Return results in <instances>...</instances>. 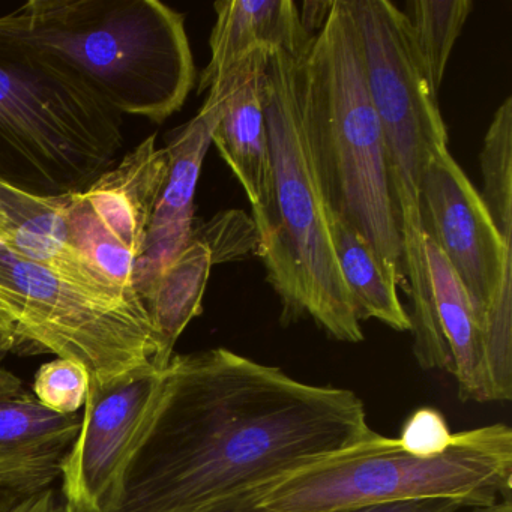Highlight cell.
<instances>
[{"instance_id": "6da1fadb", "label": "cell", "mask_w": 512, "mask_h": 512, "mask_svg": "<svg viewBox=\"0 0 512 512\" xmlns=\"http://www.w3.org/2000/svg\"><path fill=\"white\" fill-rule=\"evenodd\" d=\"M364 401L232 350L173 355L104 512H235L305 461L367 439Z\"/></svg>"}, {"instance_id": "7a4b0ae2", "label": "cell", "mask_w": 512, "mask_h": 512, "mask_svg": "<svg viewBox=\"0 0 512 512\" xmlns=\"http://www.w3.org/2000/svg\"><path fill=\"white\" fill-rule=\"evenodd\" d=\"M308 49L272 53L263 79L271 190L266 209L253 211L256 254L280 299L281 325L310 319L331 340L361 343L364 332L338 268L305 121Z\"/></svg>"}, {"instance_id": "3957f363", "label": "cell", "mask_w": 512, "mask_h": 512, "mask_svg": "<svg viewBox=\"0 0 512 512\" xmlns=\"http://www.w3.org/2000/svg\"><path fill=\"white\" fill-rule=\"evenodd\" d=\"M4 19L121 116L161 124L196 82L185 16L160 0H31Z\"/></svg>"}, {"instance_id": "277c9868", "label": "cell", "mask_w": 512, "mask_h": 512, "mask_svg": "<svg viewBox=\"0 0 512 512\" xmlns=\"http://www.w3.org/2000/svg\"><path fill=\"white\" fill-rule=\"evenodd\" d=\"M305 121L326 206L401 281V241L386 169L382 124L350 0H332L305 58Z\"/></svg>"}, {"instance_id": "5b68a950", "label": "cell", "mask_w": 512, "mask_h": 512, "mask_svg": "<svg viewBox=\"0 0 512 512\" xmlns=\"http://www.w3.org/2000/svg\"><path fill=\"white\" fill-rule=\"evenodd\" d=\"M512 493V430L502 422L454 433L434 457L409 454L397 437H370L305 461L251 494L235 512H346L406 500L445 499L484 508Z\"/></svg>"}, {"instance_id": "8992f818", "label": "cell", "mask_w": 512, "mask_h": 512, "mask_svg": "<svg viewBox=\"0 0 512 512\" xmlns=\"http://www.w3.org/2000/svg\"><path fill=\"white\" fill-rule=\"evenodd\" d=\"M124 143L122 116L0 17V181L41 199L80 193Z\"/></svg>"}, {"instance_id": "52a82bcc", "label": "cell", "mask_w": 512, "mask_h": 512, "mask_svg": "<svg viewBox=\"0 0 512 512\" xmlns=\"http://www.w3.org/2000/svg\"><path fill=\"white\" fill-rule=\"evenodd\" d=\"M364 47L365 70L385 142L386 169L401 241V281L407 287L412 350L422 370H437L434 319L419 191L437 149L448 146L439 97L431 91L406 19L389 0H350Z\"/></svg>"}, {"instance_id": "ba28073f", "label": "cell", "mask_w": 512, "mask_h": 512, "mask_svg": "<svg viewBox=\"0 0 512 512\" xmlns=\"http://www.w3.org/2000/svg\"><path fill=\"white\" fill-rule=\"evenodd\" d=\"M52 353L104 385L154 365L157 340L136 298L82 286L0 241V356Z\"/></svg>"}, {"instance_id": "9c48e42d", "label": "cell", "mask_w": 512, "mask_h": 512, "mask_svg": "<svg viewBox=\"0 0 512 512\" xmlns=\"http://www.w3.org/2000/svg\"><path fill=\"white\" fill-rule=\"evenodd\" d=\"M155 140V134L143 140L80 193L59 197L77 253L104 283L131 295H137L136 263L169 175V151Z\"/></svg>"}, {"instance_id": "30bf717a", "label": "cell", "mask_w": 512, "mask_h": 512, "mask_svg": "<svg viewBox=\"0 0 512 512\" xmlns=\"http://www.w3.org/2000/svg\"><path fill=\"white\" fill-rule=\"evenodd\" d=\"M166 383V368L91 383L82 425L61 466V491L77 512H104L145 434Z\"/></svg>"}, {"instance_id": "8fae6325", "label": "cell", "mask_w": 512, "mask_h": 512, "mask_svg": "<svg viewBox=\"0 0 512 512\" xmlns=\"http://www.w3.org/2000/svg\"><path fill=\"white\" fill-rule=\"evenodd\" d=\"M419 212L425 239L439 248L487 331L491 305L503 278L512 272V241L497 232L481 196L448 146L437 149L428 163Z\"/></svg>"}, {"instance_id": "7c38bea8", "label": "cell", "mask_w": 512, "mask_h": 512, "mask_svg": "<svg viewBox=\"0 0 512 512\" xmlns=\"http://www.w3.org/2000/svg\"><path fill=\"white\" fill-rule=\"evenodd\" d=\"M226 95V92H209L199 115L173 131L167 142L169 175L152 214L134 271V289L139 298L140 293L193 238L197 182L206 152L212 145V131L223 112Z\"/></svg>"}, {"instance_id": "4fadbf2b", "label": "cell", "mask_w": 512, "mask_h": 512, "mask_svg": "<svg viewBox=\"0 0 512 512\" xmlns=\"http://www.w3.org/2000/svg\"><path fill=\"white\" fill-rule=\"evenodd\" d=\"M274 52L257 49L218 74L212 86L226 89L223 112L212 131L211 143L241 182L253 211L268 206L271 154L263 112L262 86Z\"/></svg>"}, {"instance_id": "5bb4252c", "label": "cell", "mask_w": 512, "mask_h": 512, "mask_svg": "<svg viewBox=\"0 0 512 512\" xmlns=\"http://www.w3.org/2000/svg\"><path fill=\"white\" fill-rule=\"evenodd\" d=\"M425 251L439 340L437 371L454 377L463 403H508L491 368L487 331L466 289L439 248L428 239Z\"/></svg>"}, {"instance_id": "9a60e30c", "label": "cell", "mask_w": 512, "mask_h": 512, "mask_svg": "<svg viewBox=\"0 0 512 512\" xmlns=\"http://www.w3.org/2000/svg\"><path fill=\"white\" fill-rule=\"evenodd\" d=\"M82 425V415L44 407L11 371L0 368V466L19 470L50 487Z\"/></svg>"}, {"instance_id": "2e32d148", "label": "cell", "mask_w": 512, "mask_h": 512, "mask_svg": "<svg viewBox=\"0 0 512 512\" xmlns=\"http://www.w3.org/2000/svg\"><path fill=\"white\" fill-rule=\"evenodd\" d=\"M0 241L26 259L112 295L140 299L104 283L71 244L58 199H41L0 181Z\"/></svg>"}, {"instance_id": "e0dca14e", "label": "cell", "mask_w": 512, "mask_h": 512, "mask_svg": "<svg viewBox=\"0 0 512 512\" xmlns=\"http://www.w3.org/2000/svg\"><path fill=\"white\" fill-rule=\"evenodd\" d=\"M214 8L217 20L209 40L211 61L200 77L199 94L214 77L254 50L302 53L314 37L302 26L292 0H220Z\"/></svg>"}, {"instance_id": "ac0fdd59", "label": "cell", "mask_w": 512, "mask_h": 512, "mask_svg": "<svg viewBox=\"0 0 512 512\" xmlns=\"http://www.w3.org/2000/svg\"><path fill=\"white\" fill-rule=\"evenodd\" d=\"M212 266L208 247L191 241L140 293L157 340L154 367L163 370L169 365L176 341L191 320L202 314Z\"/></svg>"}, {"instance_id": "d6986e66", "label": "cell", "mask_w": 512, "mask_h": 512, "mask_svg": "<svg viewBox=\"0 0 512 512\" xmlns=\"http://www.w3.org/2000/svg\"><path fill=\"white\" fill-rule=\"evenodd\" d=\"M329 232L341 277L359 322L374 319L397 332H410V319L389 277L367 241L328 209Z\"/></svg>"}, {"instance_id": "ffe728a7", "label": "cell", "mask_w": 512, "mask_h": 512, "mask_svg": "<svg viewBox=\"0 0 512 512\" xmlns=\"http://www.w3.org/2000/svg\"><path fill=\"white\" fill-rule=\"evenodd\" d=\"M472 8V0H409L401 11L422 73L437 97L449 56Z\"/></svg>"}, {"instance_id": "44dd1931", "label": "cell", "mask_w": 512, "mask_h": 512, "mask_svg": "<svg viewBox=\"0 0 512 512\" xmlns=\"http://www.w3.org/2000/svg\"><path fill=\"white\" fill-rule=\"evenodd\" d=\"M482 202L506 241H512V98L494 113L479 155Z\"/></svg>"}, {"instance_id": "7402d4cb", "label": "cell", "mask_w": 512, "mask_h": 512, "mask_svg": "<svg viewBox=\"0 0 512 512\" xmlns=\"http://www.w3.org/2000/svg\"><path fill=\"white\" fill-rule=\"evenodd\" d=\"M191 241L208 247L212 265L238 262L257 253L259 233L253 217L236 209L220 212L206 223L194 226Z\"/></svg>"}, {"instance_id": "603a6c76", "label": "cell", "mask_w": 512, "mask_h": 512, "mask_svg": "<svg viewBox=\"0 0 512 512\" xmlns=\"http://www.w3.org/2000/svg\"><path fill=\"white\" fill-rule=\"evenodd\" d=\"M91 374L79 362L56 358L41 365L31 391L37 400L59 415H76L88 398Z\"/></svg>"}, {"instance_id": "cb8c5ba5", "label": "cell", "mask_w": 512, "mask_h": 512, "mask_svg": "<svg viewBox=\"0 0 512 512\" xmlns=\"http://www.w3.org/2000/svg\"><path fill=\"white\" fill-rule=\"evenodd\" d=\"M397 440L409 454L434 457L451 446L454 433L439 410L421 407L404 421Z\"/></svg>"}, {"instance_id": "d4e9b609", "label": "cell", "mask_w": 512, "mask_h": 512, "mask_svg": "<svg viewBox=\"0 0 512 512\" xmlns=\"http://www.w3.org/2000/svg\"><path fill=\"white\" fill-rule=\"evenodd\" d=\"M43 488H47L46 485L37 479L19 470L0 466V512H10L23 497Z\"/></svg>"}, {"instance_id": "484cf974", "label": "cell", "mask_w": 512, "mask_h": 512, "mask_svg": "<svg viewBox=\"0 0 512 512\" xmlns=\"http://www.w3.org/2000/svg\"><path fill=\"white\" fill-rule=\"evenodd\" d=\"M10 512H77L61 488L53 485L23 497Z\"/></svg>"}, {"instance_id": "4316f807", "label": "cell", "mask_w": 512, "mask_h": 512, "mask_svg": "<svg viewBox=\"0 0 512 512\" xmlns=\"http://www.w3.org/2000/svg\"><path fill=\"white\" fill-rule=\"evenodd\" d=\"M460 508L461 506L452 500L424 499L377 503V505L362 506L346 512H457Z\"/></svg>"}, {"instance_id": "83f0119b", "label": "cell", "mask_w": 512, "mask_h": 512, "mask_svg": "<svg viewBox=\"0 0 512 512\" xmlns=\"http://www.w3.org/2000/svg\"><path fill=\"white\" fill-rule=\"evenodd\" d=\"M470 512H512V497L500 500L491 506H484V508H473Z\"/></svg>"}]
</instances>
